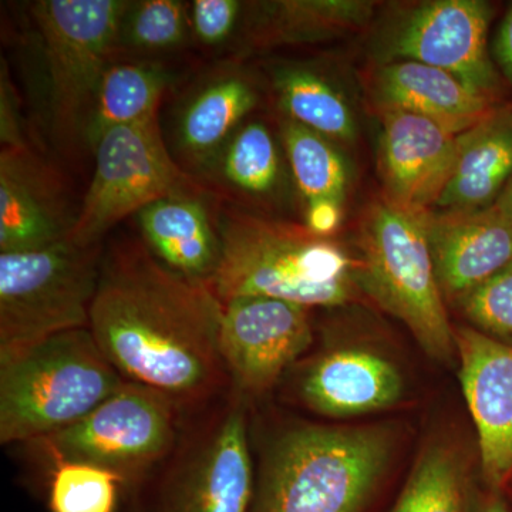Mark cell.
<instances>
[{"mask_svg": "<svg viewBox=\"0 0 512 512\" xmlns=\"http://www.w3.org/2000/svg\"><path fill=\"white\" fill-rule=\"evenodd\" d=\"M222 316L210 284L171 271L146 245L128 244L103 256L89 329L124 379L185 407L207 402L229 382Z\"/></svg>", "mask_w": 512, "mask_h": 512, "instance_id": "cell-1", "label": "cell"}, {"mask_svg": "<svg viewBox=\"0 0 512 512\" xmlns=\"http://www.w3.org/2000/svg\"><path fill=\"white\" fill-rule=\"evenodd\" d=\"M218 232L220 264L211 286L222 303L264 296L338 308L352 299L357 265L335 241L306 225L229 214Z\"/></svg>", "mask_w": 512, "mask_h": 512, "instance_id": "cell-2", "label": "cell"}, {"mask_svg": "<svg viewBox=\"0 0 512 512\" xmlns=\"http://www.w3.org/2000/svg\"><path fill=\"white\" fill-rule=\"evenodd\" d=\"M393 456L383 427L298 424L266 450L252 512H360Z\"/></svg>", "mask_w": 512, "mask_h": 512, "instance_id": "cell-3", "label": "cell"}, {"mask_svg": "<svg viewBox=\"0 0 512 512\" xmlns=\"http://www.w3.org/2000/svg\"><path fill=\"white\" fill-rule=\"evenodd\" d=\"M124 382L89 328L0 355V443H35L59 433Z\"/></svg>", "mask_w": 512, "mask_h": 512, "instance_id": "cell-4", "label": "cell"}, {"mask_svg": "<svg viewBox=\"0 0 512 512\" xmlns=\"http://www.w3.org/2000/svg\"><path fill=\"white\" fill-rule=\"evenodd\" d=\"M423 214L384 200L367 211L356 284L383 311L403 322L427 355L448 360L457 352L456 338L434 271Z\"/></svg>", "mask_w": 512, "mask_h": 512, "instance_id": "cell-5", "label": "cell"}, {"mask_svg": "<svg viewBox=\"0 0 512 512\" xmlns=\"http://www.w3.org/2000/svg\"><path fill=\"white\" fill-rule=\"evenodd\" d=\"M99 247L64 241L0 254V355L89 328L99 286Z\"/></svg>", "mask_w": 512, "mask_h": 512, "instance_id": "cell-6", "label": "cell"}, {"mask_svg": "<svg viewBox=\"0 0 512 512\" xmlns=\"http://www.w3.org/2000/svg\"><path fill=\"white\" fill-rule=\"evenodd\" d=\"M128 5L123 0H43L32 6L50 116L60 136H84Z\"/></svg>", "mask_w": 512, "mask_h": 512, "instance_id": "cell-7", "label": "cell"}, {"mask_svg": "<svg viewBox=\"0 0 512 512\" xmlns=\"http://www.w3.org/2000/svg\"><path fill=\"white\" fill-rule=\"evenodd\" d=\"M67 241L94 247L117 222L173 195L202 194L165 147L158 116L107 131Z\"/></svg>", "mask_w": 512, "mask_h": 512, "instance_id": "cell-8", "label": "cell"}, {"mask_svg": "<svg viewBox=\"0 0 512 512\" xmlns=\"http://www.w3.org/2000/svg\"><path fill=\"white\" fill-rule=\"evenodd\" d=\"M180 409L167 394L126 380L89 416L35 444L52 463L80 461L136 481L174 451Z\"/></svg>", "mask_w": 512, "mask_h": 512, "instance_id": "cell-9", "label": "cell"}, {"mask_svg": "<svg viewBox=\"0 0 512 512\" xmlns=\"http://www.w3.org/2000/svg\"><path fill=\"white\" fill-rule=\"evenodd\" d=\"M164 488L161 512H249L255 480L244 402L228 407L181 447Z\"/></svg>", "mask_w": 512, "mask_h": 512, "instance_id": "cell-10", "label": "cell"}, {"mask_svg": "<svg viewBox=\"0 0 512 512\" xmlns=\"http://www.w3.org/2000/svg\"><path fill=\"white\" fill-rule=\"evenodd\" d=\"M312 342L306 306L264 296L224 303L220 352L229 383L241 399L271 390Z\"/></svg>", "mask_w": 512, "mask_h": 512, "instance_id": "cell-11", "label": "cell"}, {"mask_svg": "<svg viewBox=\"0 0 512 512\" xmlns=\"http://www.w3.org/2000/svg\"><path fill=\"white\" fill-rule=\"evenodd\" d=\"M491 6L483 0H434L412 10L393 30L387 53L453 74L490 99L498 79L487 52Z\"/></svg>", "mask_w": 512, "mask_h": 512, "instance_id": "cell-12", "label": "cell"}, {"mask_svg": "<svg viewBox=\"0 0 512 512\" xmlns=\"http://www.w3.org/2000/svg\"><path fill=\"white\" fill-rule=\"evenodd\" d=\"M460 382L478 434L481 471L497 493L512 478V345L474 328L454 330Z\"/></svg>", "mask_w": 512, "mask_h": 512, "instance_id": "cell-13", "label": "cell"}, {"mask_svg": "<svg viewBox=\"0 0 512 512\" xmlns=\"http://www.w3.org/2000/svg\"><path fill=\"white\" fill-rule=\"evenodd\" d=\"M382 123L379 167L384 201L410 212L429 211L456 167L461 134L402 110H384Z\"/></svg>", "mask_w": 512, "mask_h": 512, "instance_id": "cell-14", "label": "cell"}, {"mask_svg": "<svg viewBox=\"0 0 512 512\" xmlns=\"http://www.w3.org/2000/svg\"><path fill=\"white\" fill-rule=\"evenodd\" d=\"M423 220L437 281L448 301H457L512 262V218L494 205L426 211Z\"/></svg>", "mask_w": 512, "mask_h": 512, "instance_id": "cell-15", "label": "cell"}, {"mask_svg": "<svg viewBox=\"0 0 512 512\" xmlns=\"http://www.w3.org/2000/svg\"><path fill=\"white\" fill-rule=\"evenodd\" d=\"M76 217L67 211L52 170L26 148L0 154V254L33 251L69 237Z\"/></svg>", "mask_w": 512, "mask_h": 512, "instance_id": "cell-16", "label": "cell"}, {"mask_svg": "<svg viewBox=\"0 0 512 512\" xmlns=\"http://www.w3.org/2000/svg\"><path fill=\"white\" fill-rule=\"evenodd\" d=\"M399 369L370 350H328L303 369L299 399L312 412L345 419L389 409L403 397Z\"/></svg>", "mask_w": 512, "mask_h": 512, "instance_id": "cell-17", "label": "cell"}, {"mask_svg": "<svg viewBox=\"0 0 512 512\" xmlns=\"http://www.w3.org/2000/svg\"><path fill=\"white\" fill-rule=\"evenodd\" d=\"M146 247L171 271L212 284L220 264V232L201 194L173 195L137 214Z\"/></svg>", "mask_w": 512, "mask_h": 512, "instance_id": "cell-18", "label": "cell"}, {"mask_svg": "<svg viewBox=\"0 0 512 512\" xmlns=\"http://www.w3.org/2000/svg\"><path fill=\"white\" fill-rule=\"evenodd\" d=\"M376 94L386 110L419 114L454 134L466 133L493 113L490 99L453 74L413 60L386 64L377 74Z\"/></svg>", "mask_w": 512, "mask_h": 512, "instance_id": "cell-19", "label": "cell"}, {"mask_svg": "<svg viewBox=\"0 0 512 512\" xmlns=\"http://www.w3.org/2000/svg\"><path fill=\"white\" fill-rule=\"evenodd\" d=\"M512 180V111L491 113L461 134L456 167L436 207L476 211L491 207Z\"/></svg>", "mask_w": 512, "mask_h": 512, "instance_id": "cell-20", "label": "cell"}, {"mask_svg": "<svg viewBox=\"0 0 512 512\" xmlns=\"http://www.w3.org/2000/svg\"><path fill=\"white\" fill-rule=\"evenodd\" d=\"M375 3L366 0H279L259 3L249 26L255 47L329 40L363 28Z\"/></svg>", "mask_w": 512, "mask_h": 512, "instance_id": "cell-21", "label": "cell"}, {"mask_svg": "<svg viewBox=\"0 0 512 512\" xmlns=\"http://www.w3.org/2000/svg\"><path fill=\"white\" fill-rule=\"evenodd\" d=\"M256 103L254 87L238 74L218 76L202 87L185 107L178 126L187 156L200 163L217 158Z\"/></svg>", "mask_w": 512, "mask_h": 512, "instance_id": "cell-22", "label": "cell"}, {"mask_svg": "<svg viewBox=\"0 0 512 512\" xmlns=\"http://www.w3.org/2000/svg\"><path fill=\"white\" fill-rule=\"evenodd\" d=\"M170 83V73L160 64L110 63L84 130L87 146L94 150L107 131L157 116Z\"/></svg>", "mask_w": 512, "mask_h": 512, "instance_id": "cell-23", "label": "cell"}, {"mask_svg": "<svg viewBox=\"0 0 512 512\" xmlns=\"http://www.w3.org/2000/svg\"><path fill=\"white\" fill-rule=\"evenodd\" d=\"M279 106L289 120L335 140H353L356 121L348 101L320 74L305 67H281L274 73Z\"/></svg>", "mask_w": 512, "mask_h": 512, "instance_id": "cell-24", "label": "cell"}, {"mask_svg": "<svg viewBox=\"0 0 512 512\" xmlns=\"http://www.w3.org/2000/svg\"><path fill=\"white\" fill-rule=\"evenodd\" d=\"M282 140L306 207L318 202H332L342 207L349 173L338 150L326 137L291 120L282 127Z\"/></svg>", "mask_w": 512, "mask_h": 512, "instance_id": "cell-25", "label": "cell"}, {"mask_svg": "<svg viewBox=\"0 0 512 512\" xmlns=\"http://www.w3.org/2000/svg\"><path fill=\"white\" fill-rule=\"evenodd\" d=\"M463 461L446 444L421 453L392 512H468Z\"/></svg>", "mask_w": 512, "mask_h": 512, "instance_id": "cell-26", "label": "cell"}, {"mask_svg": "<svg viewBox=\"0 0 512 512\" xmlns=\"http://www.w3.org/2000/svg\"><path fill=\"white\" fill-rule=\"evenodd\" d=\"M221 180L248 195H266L279 183L281 163L271 131L262 123L245 124L218 154Z\"/></svg>", "mask_w": 512, "mask_h": 512, "instance_id": "cell-27", "label": "cell"}, {"mask_svg": "<svg viewBox=\"0 0 512 512\" xmlns=\"http://www.w3.org/2000/svg\"><path fill=\"white\" fill-rule=\"evenodd\" d=\"M50 480L52 512H114L120 484L117 474L80 461H56Z\"/></svg>", "mask_w": 512, "mask_h": 512, "instance_id": "cell-28", "label": "cell"}, {"mask_svg": "<svg viewBox=\"0 0 512 512\" xmlns=\"http://www.w3.org/2000/svg\"><path fill=\"white\" fill-rule=\"evenodd\" d=\"M190 28V16L184 2H130L121 23L119 42L148 52L173 49L183 43Z\"/></svg>", "mask_w": 512, "mask_h": 512, "instance_id": "cell-29", "label": "cell"}, {"mask_svg": "<svg viewBox=\"0 0 512 512\" xmlns=\"http://www.w3.org/2000/svg\"><path fill=\"white\" fill-rule=\"evenodd\" d=\"M456 302L474 329L512 345V262Z\"/></svg>", "mask_w": 512, "mask_h": 512, "instance_id": "cell-30", "label": "cell"}, {"mask_svg": "<svg viewBox=\"0 0 512 512\" xmlns=\"http://www.w3.org/2000/svg\"><path fill=\"white\" fill-rule=\"evenodd\" d=\"M242 3L237 0H195L192 2L190 26L204 46L227 42L241 16Z\"/></svg>", "mask_w": 512, "mask_h": 512, "instance_id": "cell-31", "label": "cell"}, {"mask_svg": "<svg viewBox=\"0 0 512 512\" xmlns=\"http://www.w3.org/2000/svg\"><path fill=\"white\" fill-rule=\"evenodd\" d=\"M0 141L3 147H29L23 131L18 93L10 80L5 62H2V74H0Z\"/></svg>", "mask_w": 512, "mask_h": 512, "instance_id": "cell-32", "label": "cell"}, {"mask_svg": "<svg viewBox=\"0 0 512 512\" xmlns=\"http://www.w3.org/2000/svg\"><path fill=\"white\" fill-rule=\"evenodd\" d=\"M342 218V207L332 202H318L308 205L306 227L319 237H329L338 229Z\"/></svg>", "mask_w": 512, "mask_h": 512, "instance_id": "cell-33", "label": "cell"}, {"mask_svg": "<svg viewBox=\"0 0 512 512\" xmlns=\"http://www.w3.org/2000/svg\"><path fill=\"white\" fill-rule=\"evenodd\" d=\"M494 56L505 77L512 83V5L505 13L495 36Z\"/></svg>", "mask_w": 512, "mask_h": 512, "instance_id": "cell-34", "label": "cell"}, {"mask_svg": "<svg viewBox=\"0 0 512 512\" xmlns=\"http://www.w3.org/2000/svg\"><path fill=\"white\" fill-rule=\"evenodd\" d=\"M468 512H510V510H508L507 504L504 503L503 498L497 495V493H494L481 501L480 504H477L476 508L471 507L470 504V511Z\"/></svg>", "mask_w": 512, "mask_h": 512, "instance_id": "cell-35", "label": "cell"}, {"mask_svg": "<svg viewBox=\"0 0 512 512\" xmlns=\"http://www.w3.org/2000/svg\"><path fill=\"white\" fill-rule=\"evenodd\" d=\"M494 207L498 211L503 212L504 215H507V217L512 218V180L503 191V194L500 195V198L495 201Z\"/></svg>", "mask_w": 512, "mask_h": 512, "instance_id": "cell-36", "label": "cell"}]
</instances>
